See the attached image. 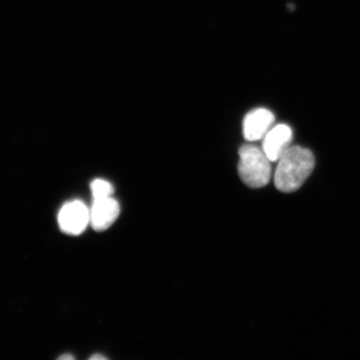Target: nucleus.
<instances>
[{
	"label": "nucleus",
	"instance_id": "nucleus-3",
	"mask_svg": "<svg viewBox=\"0 0 360 360\" xmlns=\"http://www.w3.org/2000/svg\"><path fill=\"white\" fill-rule=\"evenodd\" d=\"M60 231L70 236H79L90 222L89 208L82 200H71L58 213Z\"/></svg>",
	"mask_w": 360,
	"mask_h": 360
},
{
	"label": "nucleus",
	"instance_id": "nucleus-1",
	"mask_svg": "<svg viewBox=\"0 0 360 360\" xmlns=\"http://www.w3.org/2000/svg\"><path fill=\"white\" fill-rule=\"evenodd\" d=\"M314 153L302 146H290L278 160L274 184L279 191L295 193L314 172Z\"/></svg>",
	"mask_w": 360,
	"mask_h": 360
},
{
	"label": "nucleus",
	"instance_id": "nucleus-8",
	"mask_svg": "<svg viewBox=\"0 0 360 360\" xmlns=\"http://www.w3.org/2000/svg\"><path fill=\"white\" fill-rule=\"evenodd\" d=\"M58 359H60V360H73L75 359V356H73V355H71V354H63V355H61V356H59L58 357Z\"/></svg>",
	"mask_w": 360,
	"mask_h": 360
},
{
	"label": "nucleus",
	"instance_id": "nucleus-9",
	"mask_svg": "<svg viewBox=\"0 0 360 360\" xmlns=\"http://www.w3.org/2000/svg\"><path fill=\"white\" fill-rule=\"evenodd\" d=\"M89 359H91V360H98V359L103 360V359H106V357L104 356V355H101V354H94V355H92V356H90Z\"/></svg>",
	"mask_w": 360,
	"mask_h": 360
},
{
	"label": "nucleus",
	"instance_id": "nucleus-5",
	"mask_svg": "<svg viewBox=\"0 0 360 360\" xmlns=\"http://www.w3.org/2000/svg\"><path fill=\"white\" fill-rule=\"evenodd\" d=\"M274 115L265 108L251 110L243 120V135L248 141H257L264 139L274 127Z\"/></svg>",
	"mask_w": 360,
	"mask_h": 360
},
{
	"label": "nucleus",
	"instance_id": "nucleus-4",
	"mask_svg": "<svg viewBox=\"0 0 360 360\" xmlns=\"http://www.w3.org/2000/svg\"><path fill=\"white\" fill-rule=\"evenodd\" d=\"M120 213V203L112 196L94 200V203L89 210V224L91 225L94 231H106L115 224Z\"/></svg>",
	"mask_w": 360,
	"mask_h": 360
},
{
	"label": "nucleus",
	"instance_id": "nucleus-6",
	"mask_svg": "<svg viewBox=\"0 0 360 360\" xmlns=\"http://www.w3.org/2000/svg\"><path fill=\"white\" fill-rule=\"evenodd\" d=\"M265 155L271 162L278 161L281 155L290 148L292 141V130L286 124H278L272 127L264 137Z\"/></svg>",
	"mask_w": 360,
	"mask_h": 360
},
{
	"label": "nucleus",
	"instance_id": "nucleus-2",
	"mask_svg": "<svg viewBox=\"0 0 360 360\" xmlns=\"http://www.w3.org/2000/svg\"><path fill=\"white\" fill-rule=\"evenodd\" d=\"M270 162L264 149L255 144H245L239 149V176L251 188H262L271 179Z\"/></svg>",
	"mask_w": 360,
	"mask_h": 360
},
{
	"label": "nucleus",
	"instance_id": "nucleus-7",
	"mask_svg": "<svg viewBox=\"0 0 360 360\" xmlns=\"http://www.w3.org/2000/svg\"><path fill=\"white\" fill-rule=\"evenodd\" d=\"M90 191H91L92 198L94 200H99V198H106L112 196L115 193L112 184L108 180L96 179L90 184Z\"/></svg>",
	"mask_w": 360,
	"mask_h": 360
}]
</instances>
